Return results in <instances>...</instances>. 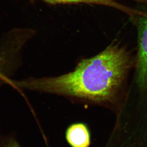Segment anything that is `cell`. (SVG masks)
Returning <instances> with one entry per match:
<instances>
[{
    "label": "cell",
    "instance_id": "5",
    "mask_svg": "<svg viewBox=\"0 0 147 147\" xmlns=\"http://www.w3.org/2000/svg\"><path fill=\"white\" fill-rule=\"evenodd\" d=\"M0 147H22L13 135L0 136Z\"/></svg>",
    "mask_w": 147,
    "mask_h": 147
},
{
    "label": "cell",
    "instance_id": "6",
    "mask_svg": "<svg viewBox=\"0 0 147 147\" xmlns=\"http://www.w3.org/2000/svg\"><path fill=\"white\" fill-rule=\"evenodd\" d=\"M3 61H4V59L0 57V74L1 73H3V70L5 69H5L3 68V66H4V65H5L6 64V63L5 65H3Z\"/></svg>",
    "mask_w": 147,
    "mask_h": 147
},
{
    "label": "cell",
    "instance_id": "1",
    "mask_svg": "<svg viewBox=\"0 0 147 147\" xmlns=\"http://www.w3.org/2000/svg\"><path fill=\"white\" fill-rule=\"evenodd\" d=\"M135 57L115 41L98 54L84 58L74 69L58 76L15 81L19 88L57 95L72 102L102 107L117 114L124 102Z\"/></svg>",
    "mask_w": 147,
    "mask_h": 147
},
{
    "label": "cell",
    "instance_id": "4",
    "mask_svg": "<svg viewBox=\"0 0 147 147\" xmlns=\"http://www.w3.org/2000/svg\"><path fill=\"white\" fill-rule=\"evenodd\" d=\"M34 1V0H31ZM51 4H76V3H86L96 4L100 5L106 6L117 9L121 11L126 13L127 15L133 18L135 16L140 13L139 11L134 10L123 5L118 3L117 0H41ZM136 1V0H135Z\"/></svg>",
    "mask_w": 147,
    "mask_h": 147
},
{
    "label": "cell",
    "instance_id": "3",
    "mask_svg": "<svg viewBox=\"0 0 147 147\" xmlns=\"http://www.w3.org/2000/svg\"><path fill=\"white\" fill-rule=\"evenodd\" d=\"M65 138L70 147H89L91 143L90 130L83 122L69 125L65 130Z\"/></svg>",
    "mask_w": 147,
    "mask_h": 147
},
{
    "label": "cell",
    "instance_id": "2",
    "mask_svg": "<svg viewBox=\"0 0 147 147\" xmlns=\"http://www.w3.org/2000/svg\"><path fill=\"white\" fill-rule=\"evenodd\" d=\"M133 20L137 29V52L131 81L118 116L132 126L147 127V13Z\"/></svg>",
    "mask_w": 147,
    "mask_h": 147
},
{
    "label": "cell",
    "instance_id": "7",
    "mask_svg": "<svg viewBox=\"0 0 147 147\" xmlns=\"http://www.w3.org/2000/svg\"><path fill=\"white\" fill-rule=\"evenodd\" d=\"M4 75L3 73L0 74V84H1V82L3 81V79L4 78Z\"/></svg>",
    "mask_w": 147,
    "mask_h": 147
}]
</instances>
